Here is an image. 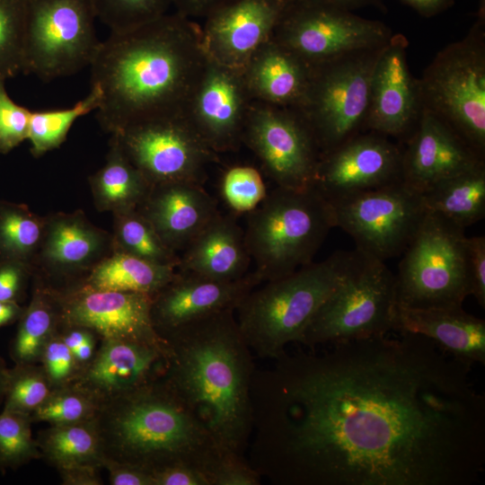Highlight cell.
Listing matches in <instances>:
<instances>
[{"mask_svg": "<svg viewBox=\"0 0 485 485\" xmlns=\"http://www.w3.org/2000/svg\"><path fill=\"white\" fill-rule=\"evenodd\" d=\"M255 367L248 463L275 485H473L485 396L472 366L399 332Z\"/></svg>", "mask_w": 485, "mask_h": 485, "instance_id": "6da1fadb", "label": "cell"}, {"mask_svg": "<svg viewBox=\"0 0 485 485\" xmlns=\"http://www.w3.org/2000/svg\"><path fill=\"white\" fill-rule=\"evenodd\" d=\"M206 62L200 25L176 12L110 32L89 66L91 85L101 93V128L110 135L135 122L184 114Z\"/></svg>", "mask_w": 485, "mask_h": 485, "instance_id": "7a4b0ae2", "label": "cell"}, {"mask_svg": "<svg viewBox=\"0 0 485 485\" xmlns=\"http://www.w3.org/2000/svg\"><path fill=\"white\" fill-rule=\"evenodd\" d=\"M234 312L223 310L163 335L167 363L161 379L205 425L222 455L245 458L256 366Z\"/></svg>", "mask_w": 485, "mask_h": 485, "instance_id": "3957f363", "label": "cell"}, {"mask_svg": "<svg viewBox=\"0 0 485 485\" xmlns=\"http://www.w3.org/2000/svg\"><path fill=\"white\" fill-rule=\"evenodd\" d=\"M161 378L100 404L94 422L103 459L151 473L190 464L206 472L212 485L224 455L205 425Z\"/></svg>", "mask_w": 485, "mask_h": 485, "instance_id": "277c9868", "label": "cell"}, {"mask_svg": "<svg viewBox=\"0 0 485 485\" xmlns=\"http://www.w3.org/2000/svg\"><path fill=\"white\" fill-rule=\"evenodd\" d=\"M353 255L335 252L247 294L235 312L252 354L274 360L286 352L287 344L301 343L314 314L343 281Z\"/></svg>", "mask_w": 485, "mask_h": 485, "instance_id": "5b68a950", "label": "cell"}, {"mask_svg": "<svg viewBox=\"0 0 485 485\" xmlns=\"http://www.w3.org/2000/svg\"><path fill=\"white\" fill-rule=\"evenodd\" d=\"M331 202L314 187H275L248 213L245 244L262 283L313 262L331 228Z\"/></svg>", "mask_w": 485, "mask_h": 485, "instance_id": "8992f818", "label": "cell"}, {"mask_svg": "<svg viewBox=\"0 0 485 485\" xmlns=\"http://www.w3.org/2000/svg\"><path fill=\"white\" fill-rule=\"evenodd\" d=\"M485 8L467 34L444 47L419 78L422 109L485 154Z\"/></svg>", "mask_w": 485, "mask_h": 485, "instance_id": "52a82bcc", "label": "cell"}, {"mask_svg": "<svg viewBox=\"0 0 485 485\" xmlns=\"http://www.w3.org/2000/svg\"><path fill=\"white\" fill-rule=\"evenodd\" d=\"M395 274L384 261L354 251L340 285L308 324L301 344H338L389 334L396 329Z\"/></svg>", "mask_w": 485, "mask_h": 485, "instance_id": "ba28073f", "label": "cell"}, {"mask_svg": "<svg viewBox=\"0 0 485 485\" xmlns=\"http://www.w3.org/2000/svg\"><path fill=\"white\" fill-rule=\"evenodd\" d=\"M464 228L428 211L401 255L395 274L397 302L408 308L463 306L471 295Z\"/></svg>", "mask_w": 485, "mask_h": 485, "instance_id": "9c48e42d", "label": "cell"}, {"mask_svg": "<svg viewBox=\"0 0 485 485\" xmlns=\"http://www.w3.org/2000/svg\"><path fill=\"white\" fill-rule=\"evenodd\" d=\"M384 46L312 66L306 94L295 110L310 128L321 155L365 131L372 75Z\"/></svg>", "mask_w": 485, "mask_h": 485, "instance_id": "30bf717a", "label": "cell"}, {"mask_svg": "<svg viewBox=\"0 0 485 485\" xmlns=\"http://www.w3.org/2000/svg\"><path fill=\"white\" fill-rule=\"evenodd\" d=\"M92 0H29L24 74L43 81L89 66L99 48Z\"/></svg>", "mask_w": 485, "mask_h": 485, "instance_id": "8fae6325", "label": "cell"}, {"mask_svg": "<svg viewBox=\"0 0 485 485\" xmlns=\"http://www.w3.org/2000/svg\"><path fill=\"white\" fill-rule=\"evenodd\" d=\"M329 201L335 227L357 251L382 261L403 253L428 212L421 193L403 181Z\"/></svg>", "mask_w": 485, "mask_h": 485, "instance_id": "7c38bea8", "label": "cell"}, {"mask_svg": "<svg viewBox=\"0 0 485 485\" xmlns=\"http://www.w3.org/2000/svg\"><path fill=\"white\" fill-rule=\"evenodd\" d=\"M384 22L313 0H289L272 40L309 66L384 46L392 35Z\"/></svg>", "mask_w": 485, "mask_h": 485, "instance_id": "4fadbf2b", "label": "cell"}, {"mask_svg": "<svg viewBox=\"0 0 485 485\" xmlns=\"http://www.w3.org/2000/svg\"><path fill=\"white\" fill-rule=\"evenodd\" d=\"M115 145L150 186L170 181L203 184L207 167L218 161L184 114L127 125L110 134Z\"/></svg>", "mask_w": 485, "mask_h": 485, "instance_id": "5bb4252c", "label": "cell"}, {"mask_svg": "<svg viewBox=\"0 0 485 485\" xmlns=\"http://www.w3.org/2000/svg\"><path fill=\"white\" fill-rule=\"evenodd\" d=\"M245 144L277 187L313 186L321 158L316 140L293 109L252 101L242 132Z\"/></svg>", "mask_w": 485, "mask_h": 485, "instance_id": "9a60e30c", "label": "cell"}, {"mask_svg": "<svg viewBox=\"0 0 485 485\" xmlns=\"http://www.w3.org/2000/svg\"><path fill=\"white\" fill-rule=\"evenodd\" d=\"M111 253L110 234L95 226L81 210L45 216L32 277L56 291L79 285L89 271Z\"/></svg>", "mask_w": 485, "mask_h": 485, "instance_id": "2e32d148", "label": "cell"}, {"mask_svg": "<svg viewBox=\"0 0 485 485\" xmlns=\"http://www.w3.org/2000/svg\"><path fill=\"white\" fill-rule=\"evenodd\" d=\"M251 102L242 71L207 57L184 116L206 145L218 154L235 151L242 144Z\"/></svg>", "mask_w": 485, "mask_h": 485, "instance_id": "e0dca14e", "label": "cell"}, {"mask_svg": "<svg viewBox=\"0 0 485 485\" xmlns=\"http://www.w3.org/2000/svg\"><path fill=\"white\" fill-rule=\"evenodd\" d=\"M54 290V289H53ZM61 323L93 331L101 340L167 347L154 328L152 296L141 293L99 291L76 286L56 291Z\"/></svg>", "mask_w": 485, "mask_h": 485, "instance_id": "ac0fdd59", "label": "cell"}, {"mask_svg": "<svg viewBox=\"0 0 485 485\" xmlns=\"http://www.w3.org/2000/svg\"><path fill=\"white\" fill-rule=\"evenodd\" d=\"M402 148L364 131L321 155L313 186L328 200L402 181Z\"/></svg>", "mask_w": 485, "mask_h": 485, "instance_id": "d6986e66", "label": "cell"}, {"mask_svg": "<svg viewBox=\"0 0 485 485\" xmlns=\"http://www.w3.org/2000/svg\"><path fill=\"white\" fill-rule=\"evenodd\" d=\"M409 42L404 35L392 34L376 61L370 86L365 131L403 140L414 132L422 101L419 78L407 61Z\"/></svg>", "mask_w": 485, "mask_h": 485, "instance_id": "ffe728a7", "label": "cell"}, {"mask_svg": "<svg viewBox=\"0 0 485 485\" xmlns=\"http://www.w3.org/2000/svg\"><path fill=\"white\" fill-rule=\"evenodd\" d=\"M289 0H233L205 18L201 43L206 56L242 71L272 39Z\"/></svg>", "mask_w": 485, "mask_h": 485, "instance_id": "44dd1931", "label": "cell"}, {"mask_svg": "<svg viewBox=\"0 0 485 485\" xmlns=\"http://www.w3.org/2000/svg\"><path fill=\"white\" fill-rule=\"evenodd\" d=\"M260 284L253 271L237 280L221 281L177 270L174 278L152 296L154 328L162 338L197 319L236 309L244 296Z\"/></svg>", "mask_w": 485, "mask_h": 485, "instance_id": "7402d4cb", "label": "cell"}, {"mask_svg": "<svg viewBox=\"0 0 485 485\" xmlns=\"http://www.w3.org/2000/svg\"><path fill=\"white\" fill-rule=\"evenodd\" d=\"M485 163L447 123L422 109L402 148V181L423 192L435 184Z\"/></svg>", "mask_w": 485, "mask_h": 485, "instance_id": "603a6c76", "label": "cell"}, {"mask_svg": "<svg viewBox=\"0 0 485 485\" xmlns=\"http://www.w3.org/2000/svg\"><path fill=\"white\" fill-rule=\"evenodd\" d=\"M166 363L167 347L101 340L93 359L75 383L101 404L159 380Z\"/></svg>", "mask_w": 485, "mask_h": 485, "instance_id": "cb8c5ba5", "label": "cell"}, {"mask_svg": "<svg viewBox=\"0 0 485 485\" xmlns=\"http://www.w3.org/2000/svg\"><path fill=\"white\" fill-rule=\"evenodd\" d=\"M173 251H182L219 212L202 184L170 181L155 184L137 208Z\"/></svg>", "mask_w": 485, "mask_h": 485, "instance_id": "d4e9b609", "label": "cell"}, {"mask_svg": "<svg viewBox=\"0 0 485 485\" xmlns=\"http://www.w3.org/2000/svg\"><path fill=\"white\" fill-rule=\"evenodd\" d=\"M395 331L424 336L470 366L485 364V321L462 306L419 309L398 305Z\"/></svg>", "mask_w": 485, "mask_h": 485, "instance_id": "484cf974", "label": "cell"}, {"mask_svg": "<svg viewBox=\"0 0 485 485\" xmlns=\"http://www.w3.org/2000/svg\"><path fill=\"white\" fill-rule=\"evenodd\" d=\"M311 74V66L272 39L242 69L252 101L293 110L302 104Z\"/></svg>", "mask_w": 485, "mask_h": 485, "instance_id": "4316f807", "label": "cell"}, {"mask_svg": "<svg viewBox=\"0 0 485 485\" xmlns=\"http://www.w3.org/2000/svg\"><path fill=\"white\" fill-rule=\"evenodd\" d=\"M177 270L207 278L234 281L243 278L251 259L244 230L232 215L218 212L179 255Z\"/></svg>", "mask_w": 485, "mask_h": 485, "instance_id": "83f0119b", "label": "cell"}, {"mask_svg": "<svg viewBox=\"0 0 485 485\" xmlns=\"http://www.w3.org/2000/svg\"><path fill=\"white\" fill-rule=\"evenodd\" d=\"M177 269L172 266L158 265L132 255L111 251L77 286L93 290L134 292L153 296L174 278Z\"/></svg>", "mask_w": 485, "mask_h": 485, "instance_id": "f1b7e54d", "label": "cell"}, {"mask_svg": "<svg viewBox=\"0 0 485 485\" xmlns=\"http://www.w3.org/2000/svg\"><path fill=\"white\" fill-rule=\"evenodd\" d=\"M428 211L465 227L485 216V163L421 192Z\"/></svg>", "mask_w": 485, "mask_h": 485, "instance_id": "f546056e", "label": "cell"}, {"mask_svg": "<svg viewBox=\"0 0 485 485\" xmlns=\"http://www.w3.org/2000/svg\"><path fill=\"white\" fill-rule=\"evenodd\" d=\"M89 184L95 207L112 214L137 209L151 187L111 143L105 163L89 177Z\"/></svg>", "mask_w": 485, "mask_h": 485, "instance_id": "4dcf8cb0", "label": "cell"}, {"mask_svg": "<svg viewBox=\"0 0 485 485\" xmlns=\"http://www.w3.org/2000/svg\"><path fill=\"white\" fill-rule=\"evenodd\" d=\"M31 299L18 321L16 334L10 345L14 364L40 363L48 341L61 323L60 307L56 292L33 278Z\"/></svg>", "mask_w": 485, "mask_h": 485, "instance_id": "1f68e13d", "label": "cell"}, {"mask_svg": "<svg viewBox=\"0 0 485 485\" xmlns=\"http://www.w3.org/2000/svg\"><path fill=\"white\" fill-rule=\"evenodd\" d=\"M44 458L57 470L91 466L101 469L103 456L94 419L88 421L49 425L36 437Z\"/></svg>", "mask_w": 485, "mask_h": 485, "instance_id": "d6a6232c", "label": "cell"}, {"mask_svg": "<svg viewBox=\"0 0 485 485\" xmlns=\"http://www.w3.org/2000/svg\"><path fill=\"white\" fill-rule=\"evenodd\" d=\"M111 251L177 269L179 254L169 248L150 222L137 209L113 214Z\"/></svg>", "mask_w": 485, "mask_h": 485, "instance_id": "836d02e7", "label": "cell"}, {"mask_svg": "<svg viewBox=\"0 0 485 485\" xmlns=\"http://www.w3.org/2000/svg\"><path fill=\"white\" fill-rule=\"evenodd\" d=\"M45 216L24 205L0 200V260H18L31 266L40 245Z\"/></svg>", "mask_w": 485, "mask_h": 485, "instance_id": "e575fe53", "label": "cell"}, {"mask_svg": "<svg viewBox=\"0 0 485 485\" xmlns=\"http://www.w3.org/2000/svg\"><path fill=\"white\" fill-rule=\"evenodd\" d=\"M101 101L98 86L91 85L90 93L73 106L47 110H31L28 140L34 157L58 148L66 139L74 123L81 117L96 111Z\"/></svg>", "mask_w": 485, "mask_h": 485, "instance_id": "d590c367", "label": "cell"}, {"mask_svg": "<svg viewBox=\"0 0 485 485\" xmlns=\"http://www.w3.org/2000/svg\"><path fill=\"white\" fill-rule=\"evenodd\" d=\"M100 403L75 383L52 389L46 400L30 415L32 423L65 425L92 420Z\"/></svg>", "mask_w": 485, "mask_h": 485, "instance_id": "8d00e7d4", "label": "cell"}, {"mask_svg": "<svg viewBox=\"0 0 485 485\" xmlns=\"http://www.w3.org/2000/svg\"><path fill=\"white\" fill-rule=\"evenodd\" d=\"M29 0H0V77L24 74V40Z\"/></svg>", "mask_w": 485, "mask_h": 485, "instance_id": "74e56055", "label": "cell"}, {"mask_svg": "<svg viewBox=\"0 0 485 485\" xmlns=\"http://www.w3.org/2000/svg\"><path fill=\"white\" fill-rule=\"evenodd\" d=\"M30 415L3 410L0 413V470L17 469L42 454L32 437Z\"/></svg>", "mask_w": 485, "mask_h": 485, "instance_id": "f35d334b", "label": "cell"}, {"mask_svg": "<svg viewBox=\"0 0 485 485\" xmlns=\"http://www.w3.org/2000/svg\"><path fill=\"white\" fill-rule=\"evenodd\" d=\"M52 391L40 363L14 364L9 368L4 410L31 415Z\"/></svg>", "mask_w": 485, "mask_h": 485, "instance_id": "ab89813d", "label": "cell"}, {"mask_svg": "<svg viewBox=\"0 0 485 485\" xmlns=\"http://www.w3.org/2000/svg\"><path fill=\"white\" fill-rule=\"evenodd\" d=\"M96 18L110 32L135 29L166 13L171 0H92Z\"/></svg>", "mask_w": 485, "mask_h": 485, "instance_id": "60d3db41", "label": "cell"}, {"mask_svg": "<svg viewBox=\"0 0 485 485\" xmlns=\"http://www.w3.org/2000/svg\"><path fill=\"white\" fill-rule=\"evenodd\" d=\"M223 200L234 214L250 213L267 196L263 178L255 167L234 165L223 174L220 182Z\"/></svg>", "mask_w": 485, "mask_h": 485, "instance_id": "b9f144b4", "label": "cell"}, {"mask_svg": "<svg viewBox=\"0 0 485 485\" xmlns=\"http://www.w3.org/2000/svg\"><path fill=\"white\" fill-rule=\"evenodd\" d=\"M0 77V153L7 154L28 139L31 110L16 103Z\"/></svg>", "mask_w": 485, "mask_h": 485, "instance_id": "7bdbcfd3", "label": "cell"}, {"mask_svg": "<svg viewBox=\"0 0 485 485\" xmlns=\"http://www.w3.org/2000/svg\"><path fill=\"white\" fill-rule=\"evenodd\" d=\"M40 364L52 389L74 384L81 374L73 353L62 341L57 331L46 344Z\"/></svg>", "mask_w": 485, "mask_h": 485, "instance_id": "ee69618b", "label": "cell"}, {"mask_svg": "<svg viewBox=\"0 0 485 485\" xmlns=\"http://www.w3.org/2000/svg\"><path fill=\"white\" fill-rule=\"evenodd\" d=\"M465 264L470 285V295L479 305L485 307V237H467L465 240Z\"/></svg>", "mask_w": 485, "mask_h": 485, "instance_id": "f6af8a7d", "label": "cell"}, {"mask_svg": "<svg viewBox=\"0 0 485 485\" xmlns=\"http://www.w3.org/2000/svg\"><path fill=\"white\" fill-rule=\"evenodd\" d=\"M32 278V268L27 263L0 260V301L20 304L25 295L29 279Z\"/></svg>", "mask_w": 485, "mask_h": 485, "instance_id": "bcb514c9", "label": "cell"}, {"mask_svg": "<svg viewBox=\"0 0 485 485\" xmlns=\"http://www.w3.org/2000/svg\"><path fill=\"white\" fill-rule=\"evenodd\" d=\"M212 485H259L260 475L245 458L224 456L212 473Z\"/></svg>", "mask_w": 485, "mask_h": 485, "instance_id": "7dc6e473", "label": "cell"}, {"mask_svg": "<svg viewBox=\"0 0 485 485\" xmlns=\"http://www.w3.org/2000/svg\"><path fill=\"white\" fill-rule=\"evenodd\" d=\"M154 485H211L203 471L185 463H177L152 473Z\"/></svg>", "mask_w": 485, "mask_h": 485, "instance_id": "c3c4849f", "label": "cell"}, {"mask_svg": "<svg viewBox=\"0 0 485 485\" xmlns=\"http://www.w3.org/2000/svg\"><path fill=\"white\" fill-rule=\"evenodd\" d=\"M102 468L108 471L112 485H154L151 472L129 463L105 460Z\"/></svg>", "mask_w": 485, "mask_h": 485, "instance_id": "681fc988", "label": "cell"}, {"mask_svg": "<svg viewBox=\"0 0 485 485\" xmlns=\"http://www.w3.org/2000/svg\"><path fill=\"white\" fill-rule=\"evenodd\" d=\"M233 0H171L175 12L187 18H203Z\"/></svg>", "mask_w": 485, "mask_h": 485, "instance_id": "f907efd6", "label": "cell"}, {"mask_svg": "<svg viewBox=\"0 0 485 485\" xmlns=\"http://www.w3.org/2000/svg\"><path fill=\"white\" fill-rule=\"evenodd\" d=\"M98 468L76 466L57 470L63 485H101Z\"/></svg>", "mask_w": 485, "mask_h": 485, "instance_id": "816d5d0a", "label": "cell"}, {"mask_svg": "<svg viewBox=\"0 0 485 485\" xmlns=\"http://www.w3.org/2000/svg\"><path fill=\"white\" fill-rule=\"evenodd\" d=\"M403 4L414 9L420 15L430 18L437 15L454 4V0H400Z\"/></svg>", "mask_w": 485, "mask_h": 485, "instance_id": "f5cc1de1", "label": "cell"}, {"mask_svg": "<svg viewBox=\"0 0 485 485\" xmlns=\"http://www.w3.org/2000/svg\"><path fill=\"white\" fill-rule=\"evenodd\" d=\"M98 340H100V338L93 333L73 352V356L81 373L93 359L98 348Z\"/></svg>", "mask_w": 485, "mask_h": 485, "instance_id": "db71d44e", "label": "cell"}, {"mask_svg": "<svg viewBox=\"0 0 485 485\" xmlns=\"http://www.w3.org/2000/svg\"><path fill=\"white\" fill-rule=\"evenodd\" d=\"M337 8L353 12L356 9L375 6L384 8L383 0H313Z\"/></svg>", "mask_w": 485, "mask_h": 485, "instance_id": "11a10c76", "label": "cell"}, {"mask_svg": "<svg viewBox=\"0 0 485 485\" xmlns=\"http://www.w3.org/2000/svg\"><path fill=\"white\" fill-rule=\"evenodd\" d=\"M24 308L18 303L0 301V328L18 322Z\"/></svg>", "mask_w": 485, "mask_h": 485, "instance_id": "9f6ffc18", "label": "cell"}, {"mask_svg": "<svg viewBox=\"0 0 485 485\" xmlns=\"http://www.w3.org/2000/svg\"><path fill=\"white\" fill-rule=\"evenodd\" d=\"M9 368L7 367L4 360L0 356V405L4 402L6 384L8 379Z\"/></svg>", "mask_w": 485, "mask_h": 485, "instance_id": "6f0895ef", "label": "cell"}]
</instances>
